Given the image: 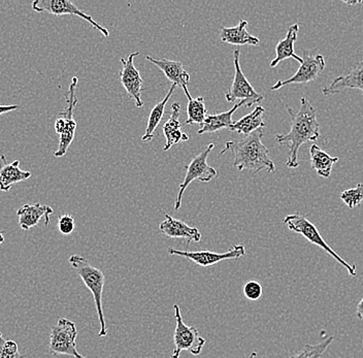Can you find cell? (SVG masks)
Listing matches in <instances>:
<instances>
[{
  "instance_id": "obj_23",
  "label": "cell",
  "mask_w": 363,
  "mask_h": 358,
  "mask_svg": "<svg viewBox=\"0 0 363 358\" xmlns=\"http://www.w3.org/2000/svg\"><path fill=\"white\" fill-rule=\"evenodd\" d=\"M264 113V108L257 106L250 114L245 116L237 122H233L228 130L235 131L238 135H245L247 137L258 129L264 128L267 126L264 119H263Z\"/></svg>"
},
{
  "instance_id": "obj_7",
  "label": "cell",
  "mask_w": 363,
  "mask_h": 358,
  "mask_svg": "<svg viewBox=\"0 0 363 358\" xmlns=\"http://www.w3.org/2000/svg\"><path fill=\"white\" fill-rule=\"evenodd\" d=\"M77 335H78V330L74 323L67 318L59 319L58 323L51 328V332H50V353L52 355L87 358L83 357L77 350Z\"/></svg>"
},
{
  "instance_id": "obj_5",
  "label": "cell",
  "mask_w": 363,
  "mask_h": 358,
  "mask_svg": "<svg viewBox=\"0 0 363 358\" xmlns=\"http://www.w3.org/2000/svg\"><path fill=\"white\" fill-rule=\"evenodd\" d=\"M78 78L74 77L70 83L68 92L65 94L67 97V108L63 112L59 113L60 118L55 121L56 133L60 135L59 140L58 150L54 153L55 157H63L67 154L68 148L74 140L76 133L77 122L74 119V110L78 104V97L76 94V88L78 86Z\"/></svg>"
},
{
  "instance_id": "obj_24",
  "label": "cell",
  "mask_w": 363,
  "mask_h": 358,
  "mask_svg": "<svg viewBox=\"0 0 363 358\" xmlns=\"http://www.w3.org/2000/svg\"><path fill=\"white\" fill-rule=\"evenodd\" d=\"M310 155L312 169L322 178H329L333 165L339 162V158L329 155L316 144L311 146Z\"/></svg>"
},
{
  "instance_id": "obj_11",
  "label": "cell",
  "mask_w": 363,
  "mask_h": 358,
  "mask_svg": "<svg viewBox=\"0 0 363 358\" xmlns=\"http://www.w3.org/2000/svg\"><path fill=\"white\" fill-rule=\"evenodd\" d=\"M167 252L169 255L181 256V257L191 260L192 262L199 264V267H206L215 266V264L224 262V260L238 259V258L246 255V248H245L244 245L238 244L231 247L227 252L217 253L208 250L183 251L170 247Z\"/></svg>"
},
{
  "instance_id": "obj_9",
  "label": "cell",
  "mask_w": 363,
  "mask_h": 358,
  "mask_svg": "<svg viewBox=\"0 0 363 358\" xmlns=\"http://www.w3.org/2000/svg\"><path fill=\"white\" fill-rule=\"evenodd\" d=\"M233 57H235L233 58L235 78H233V85L229 88L228 91L225 93L226 101L228 103H233L237 99H240V101H244V108H251L254 104L261 103L264 99V97L260 93L255 91L253 86L250 84V82L245 77L242 67H240V47H237L235 50Z\"/></svg>"
},
{
  "instance_id": "obj_3",
  "label": "cell",
  "mask_w": 363,
  "mask_h": 358,
  "mask_svg": "<svg viewBox=\"0 0 363 358\" xmlns=\"http://www.w3.org/2000/svg\"><path fill=\"white\" fill-rule=\"evenodd\" d=\"M69 264L72 269H76L77 274L82 279L84 284L90 290L93 298H94L95 307H96L99 324H101L99 337H106L108 328H106L104 308H102V293H104V283H106L104 272L93 267L87 258L81 255L70 256Z\"/></svg>"
},
{
  "instance_id": "obj_33",
  "label": "cell",
  "mask_w": 363,
  "mask_h": 358,
  "mask_svg": "<svg viewBox=\"0 0 363 358\" xmlns=\"http://www.w3.org/2000/svg\"><path fill=\"white\" fill-rule=\"evenodd\" d=\"M357 317L358 318L363 319V298L362 300L358 303L357 306Z\"/></svg>"
},
{
  "instance_id": "obj_31",
  "label": "cell",
  "mask_w": 363,
  "mask_h": 358,
  "mask_svg": "<svg viewBox=\"0 0 363 358\" xmlns=\"http://www.w3.org/2000/svg\"><path fill=\"white\" fill-rule=\"evenodd\" d=\"M76 224H74V219L72 215L65 214L59 218L58 230L62 235H68L74 233Z\"/></svg>"
},
{
  "instance_id": "obj_8",
  "label": "cell",
  "mask_w": 363,
  "mask_h": 358,
  "mask_svg": "<svg viewBox=\"0 0 363 358\" xmlns=\"http://www.w3.org/2000/svg\"><path fill=\"white\" fill-rule=\"evenodd\" d=\"M214 148V144H208L203 151H201L199 155L193 158L189 164L186 165L185 169L187 173H186L185 179L180 185L178 196H177L176 203H174V210L178 211L181 208L184 192L193 181L199 180L201 182L208 183L212 181L215 177H217V171L208 163V155Z\"/></svg>"
},
{
  "instance_id": "obj_18",
  "label": "cell",
  "mask_w": 363,
  "mask_h": 358,
  "mask_svg": "<svg viewBox=\"0 0 363 358\" xmlns=\"http://www.w3.org/2000/svg\"><path fill=\"white\" fill-rule=\"evenodd\" d=\"M181 104L179 103L172 104V112H170L169 119L165 122L163 125V135L165 137V145L163 150L169 151L174 145L182 142H187L189 137L185 133L181 130L182 124L180 123Z\"/></svg>"
},
{
  "instance_id": "obj_29",
  "label": "cell",
  "mask_w": 363,
  "mask_h": 358,
  "mask_svg": "<svg viewBox=\"0 0 363 358\" xmlns=\"http://www.w3.org/2000/svg\"><path fill=\"white\" fill-rule=\"evenodd\" d=\"M0 358H27L19 352L18 344L13 340L4 339L0 332Z\"/></svg>"
},
{
  "instance_id": "obj_22",
  "label": "cell",
  "mask_w": 363,
  "mask_h": 358,
  "mask_svg": "<svg viewBox=\"0 0 363 358\" xmlns=\"http://www.w3.org/2000/svg\"><path fill=\"white\" fill-rule=\"evenodd\" d=\"M244 101H240L235 104L233 108L227 111V112L220 113V114H212L206 116V120L199 128V135L203 133H213L216 131L221 130V129H229L233 124V116L240 108L244 106Z\"/></svg>"
},
{
  "instance_id": "obj_12",
  "label": "cell",
  "mask_w": 363,
  "mask_h": 358,
  "mask_svg": "<svg viewBox=\"0 0 363 358\" xmlns=\"http://www.w3.org/2000/svg\"><path fill=\"white\" fill-rule=\"evenodd\" d=\"M325 59L323 56L312 55L308 51H303V63L294 76L287 80L277 82L272 86L271 90L274 91L292 84H306L315 81L325 69Z\"/></svg>"
},
{
  "instance_id": "obj_17",
  "label": "cell",
  "mask_w": 363,
  "mask_h": 358,
  "mask_svg": "<svg viewBox=\"0 0 363 358\" xmlns=\"http://www.w3.org/2000/svg\"><path fill=\"white\" fill-rule=\"evenodd\" d=\"M54 210L50 206L34 203V205L22 206L17 211L19 217L20 228L24 231H28L30 228L38 225L40 220H45V225H49L50 216L53 214Z\"/></svg>"
},
{
  "instance_id": "obj_36",
  "label": "cell",
  "mask_w": 363,
  "mask_h": 358,
  "mask_svg": "<svg viewBox=\"0 0 363 358\" xmlns=\"http://www.w3.org/2000/svg\"><path fill=\"white\" fill-rule=\"evenodd\" d=\"M257 357V353L252 352L251 354L249 355L248 358H256Z\"/></svg>"
},
{
  "instance_id": "obj_15",
  "label": "cell",
  "mask_w": 363,
  "mask_h": 358,
  "mask_svg": "<svg viewBox=\"0 0 363 358\" xmlns=\"http://www.w3.org/2000/svg\"><path fill=\"white\" fill-rule=\"evenodd\" d=\"M164 215L165 220L159 224V230L165 237H170V239L187 240L188 243L201 242V233L196 228L188 225L182 220L172 218L167 213H165Z\"/></svg>"
},
{
  "instance_id": "obj_26",
  "label": "cell",
  "mask_w": 363,
  "mask_h": 358,
  "mask_svg": "<svg viewBox=\"0 0 363 358\" xmlns=\"http://www.w3.org/2000/svg\"><path fill=\"white\" fill-rule=\"evenodd\" d=\"M186 96L188 99L187 106V120L186 124L191 125V124H199L203 125L206 116H208V111H206V104H204L203 97H197V99H192L190 92L186 93Z\"/></svg>"
},
{
  "instance_id": "obj_25",
  "label": "cell",
  "mask_w": 363,
  "mask_h": 358,
  "mask_svg": "<svg viewBox=\"0 0 363 358\" xmlns=\"http://www.w3.org/2000/svg\"><path fill=\"white\" fill-rule=\"evenodd\" d=\"M176 87L177 86L172 84L167 96H165L162 101H159V103L152 108L149 119H147L146 133H145V135L142 137L143 142H149L154 139V133H155L156 128H157L159 123H160L161 120H162L163 115H164L165 106H167V101H169L170 96H172Z\"/></svg>"
},
{
  "instance_id": "obj_4",
  "label": "cell",
  "mask_w": 363,
  "mask_h": 358,
  "mask_svg": "<svg viewBox=\"0 0 363 358\" xmlns=\"http://www.w3.org/2000/svg\"><path fill=\"white\" fill-rule=\"evenodd\" d=\"M284 223L287 226L288 230L303 235L306 241L310 242L311 244L323 249L333 259L337 260L340 264H342L352 277H355V276L357 275L355 264H348L346 260L342 259V258L326 243L325 240L322 237L321 233L317 230L316 226H315L310 220L306 218V217L303 216V215L298 214V213L288 215V216L284 218Z\"/></svg>"
},
{
  "instance_id": "obj_28",
  "label": "cell",
  "mask_w": 363,
  "mask_h": 358,
  "mask_svg": "<svg viewBox=\"0 0 363 358\" xmlns=\"http://www.w3.org/2000/svg\"><path fill=\"white\" fill-rule=\"evenodd\" d=\"M340 199L349 208H354L363 201V183H359L355 188L345 190L340 194Z\"/></svg>"
},
{
  "instance_id": "obj_32",
  "label": "cell",
  "mask_w": 363,
  "mask_h": 358,
  "mask_svg": "<svg viewBox=\"0 0 363 358\" xmlns=\"http://www.w3.org/2000/svg\"><path fill=\"white\" fill-rule=\"evenodd\" d=\"M19 106L17 104H11V106H0V116L6 114V113L11 112V111L17 110Z\"/></svg>"
},
{
  "instance_id": "obj_30",
  "label": "cell",
  "mask_w": 363,
  "mask_h": 358,
  "mask_svg": "<svg viewBox=\"0 0 363 358\" xmlns=\"http://www.w3.org/2000/svg\"><path fill=\"white\" fill-rule=\"evenodd\" d=\"M262 286L258 281L250 280L245 284L244 294L249 301H258L262 296Z\"/></svg>"
},
{
  "instance_id": "obj_1",
  "label": "cell",
  "mask_w": 363,
  "mask_h": 358,
  "mask_svg": "<svg viewBox=\"0 0 363 358\" xmlns=\"http://www.w3.org/2000/svg\"><path fill=\"white\" fill-rule=\"evenodd\" d=\"M287 112L291 118V129L285 135H277L276 140L280 145L288 147V160L286 165L289 169L298 167V151L303 144L315 142L320 138V125L317 120V111L306 97H301L299 110L287 106Z\"/></svg>"
},
{
  "instance_id": "obj_35",
  "label": "cell",
  "mask_w": 363,
  "mask_h": 358,
  "mask_svg": "<svg viewBox=\"0 0 363 358\" xmlns=\"http://www.w3.org/2000/svg\"><path fill=\"white\" fill-rule=\"evenodd\" d=\"M346 4H350V6H355V4H362V1H351V2L346 1Z\"/></svg>"
},
{
  "instance_id": "obj_27",
  "label": "cell",
  "mask_w": 363,
  "mask_h": 358,
  "mask_svg": "<svg viewBox=\"0 0 363 358\" xmlns=\"http://www.w3.org/2000/svg\"><path fill=\"white\" fill-rule=\"evenodd\" d=\"M333 340H335V337L331 335V337H326L323 341L315 344V345L306 344L301 350L297 351L290 358H321L322 355L328 350V347L333 343Z\"/></svg>"
},
{
  "instance_id": "obj_2",
  "label": "cell",
  "mask_w": 363,
  "mask_h": 358,
  "mask_svg": "<svg viewBox=\"0 0 363 358\" xmlns=\"http://www.w3.org/2000/svg\"><path fill=\"white\" fill-rule=\"evenodd\" d=\"M263 128L254 131L251 135L240 140H229L225 142V148L220 154L231 151L233 154V165L238 171L249 169L253 173L265 171L274 173L276 167L269 157V149L263 145Z\"/></svg>"
},
{
  "instance_id": "obj_16",
  "label": "cell",
  "mask_w": 363,
  "mask_h": 358,
  "mask_svg": "<svg viewBox=\"0 0 363 358\" xmlns=\"http://www.w3.org/2000/svg\"><path fill=\"white\" fill-rule=\"evenodd\" d=\"M146 59L155 65L159 69L162 70L164 76L172 82L174 85L183 88L185 94L189 92L188 83L190 81V74L184 69L183 63L165 58H154L149 55L146 56Z\"/></svg>"
},
{
  "instance_id": "obj_20",
  "label": "cell",
  "mask_w": 363,
  "mask_h": 358,
  "mask_svg": "<svg viewBox=\"0 0 363 358\" xmlns=\"http://www.w3.org/2000/svg\"><path fill=\"white\" fill-rule=\"evenodd\" d=\"M19 165V160L9 163L6 162V156H1V162H0V191H9L13 184H17V183L28 180L30 178V172L22 171Z\"/></svg>"
},
{
  "instance_id": "obj_6",
  "label": "cell",
  "mask_w": 363,
  "mask_h": 358,
  "mask_svg": "<svg viewBox=\"0 0 363 358\" xmlns=\"http://www.w3.org/2000/svg\"><path fill=\"white\" fill-rule=\"evenodd\" d=\"M174 319H176V328H174V344L172 358H180L182 351H188L194 357L201 354L206 340L199 335V330L194 326H188L183 320L180 307L177 303L174 305Z\"/></svg>"
},
{
  "instance_id": "obj_10",
  "label": "cell",
  "mask_w": 363,
  "mask_h": 358,
  "mask_svg": "<svg viewBox=\"0 0 363 358\" xmlns=\"http://www.w3.org/2000/svg\"><path fill=\"white\" fill-rule=\"evenodd\" d=\"M31 6H33L34 12L36 13H49L55 16L70 15L81 18L92 25L97 30L101 31L106 38L110 35L108 29L97 23L90 15L83 12L69 0H35Z\"/></svg>"
},
{
  "instance_id": "obj_14",
  "label": "cell",
  "mask_w": 363,
  "mask_h": 358,
  "mask_svg": "<svg viewBox=\"0 0 363 358\" xmlns=\"http://www.w3.org/2000/svg\"><path fill=\"white\" fill-rule=\"evenodd\" d=\"M347 89L359 90L363 94V60L356 63L348 74L333 79L328 86L322 88V94L328 97Z\"/></svg>"
},
{
  "instance_id": "obj_19",
  "label": "cell",
  "mask_w": 363,
  "mask_h": 358,
  "mask_svg": "<svg viewBox=\"0 0 363 358\" xmlns=\"http://www.w3.org/2000/svg\"><path fill=\"white\" fill-rule=\"evenodd\" d=\"M248 22L240 20V23L235 27H221L220 40L225 44L233 45V46H258L260 40L256 36L250 35L246 27Z\"/></svg>"
},
{
  "instance_id": "obj_13",
  "label": "cell",
  "mask_w": 363,
  "mask_h": 358,
  "mask_svg": "<svg viewBox=\"0 0 363 358\" xmlns=\"http://www.w3.org/2000/svg\"><path fill=\"white\" fill-rule=\"evenodd\" d=\"M140 55V52L131 53L127 58H121L122 70L119 72L120 81L123 86L125 91L131 99H135L136 108H143L144 101L142 99L143 79L140 72L136 69L133 60L136 56Z\"/></svg>"
},
{
  "instance_id": "obj_34",
  "label": "cell",
  "mask_w": 363,
  "mask_h": 358,
  "mask_svg": "<svg viewBox=\"0 0 363 358\" xmlns=\"http://www.w3.org/2000/svg\"><path fill=\"white\" fill-rule=\"evenodd\" d=\"M4 242V230H0V245Z\"/></svg>"
},
{
  "instance_id": "obj_21",
  "label": "cell",
  "mask_w": 363,
  "mask_h": 358,
  "mask_svg": "<svg viewBox=\"0 0 363 358\" xmlns=\"http://www.w3.org/2000/svg\"><path fill=\"white\" fill-rule=\"evenodd\" d=\"M299 25L294 24L288 29L287 35L284 40H280L276 46V58L272 61L271 67L274 69L281 61L286 59H294L297 62L303 63V58L294 53V44L298 35Z\"/></svg>"
}]
</instances>
